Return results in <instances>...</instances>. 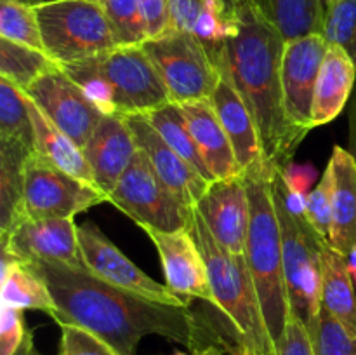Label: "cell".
<instances>
[{"instance_id": "cell-4", "label": "cell", "mask_w": 356, "mask_h": 355, "mask_svg": "<svg viewBox=\"0 0 356 355\" xmlns=\"http://www.w3.org/2000/svg\"><path fill=\"white\" fill-rule=\"evenodd\" d=\"M188 230L204 254L214 306L228 317L238 343L261 355H278L245 254L233 253L219 244L195 207Z\"/></svg>"}, {"instance_id": "cell-20", "label": "cell", "mask_w": 356, "mask_h": 355, "mask_svg": "<svg viewBox=\"0 0 356 355\" xmlns=\"http://www.w3.org/2000/svg\"><path fill=\"white\" fill-rule=\"evenodd\" d=\"M211 103L232 141L240 169L247 173L257 162L264 160L263 146L252 113L225 73H221V80L212 93Z\"/></svg>"}, {"instance_id": "cell-42", "label": "cell", "mask_w": 356, "mask_h": 355, "mask_svg": "<svg viewBox=\"0 0 356 355\" xmlns=\"http://www.w3.org/2000/svg\"><path fill=\"white\" fill-rule=\"evenodd\" d=\"M348 152L356 160V86L350 101V143H348Z\"/></svg>"}, {"instance_id": "cell-30", "label": "cell", "mask_w": 356, "mask_h": 355, "mask_svg": "<svg viewBox=\"0 0 356 355\" xmlns=\"http://www.w3.org/2000/svg\"><path fill=\"white\" fill-rule=\"evenodd\" d=\"M0 141H19L35 150L33 120L28 96L0 77Z\"/></svg>"}, {"instance_id": "cell-2", "label": "cell", "mask_w": 356, "mask_h": 355, "mask_svg": "<svg viewBox=\"0 0 356 355\" xmlns=\"http://www.w3.org/2000/svg\"><path fill=\"white\" fill-rule=\"evenodd\" d=\"M236 16L238 30L222 47L218 66L252 113L266 164L285 171L308 134L285 111L280 73L285 38L254 6Z\"/></svg>"}, {"instance_id": "cell-46", "label": "cell", "mask_w": 356, "mask_h": 355, "mask_svg": "<svg viewBox=\"0 0 356 355\" xmlns=\"http://www.w3.org/2000/svg\"><path fill=\"white\" fill-rule=\"evenodd\" d=\"M334 2H336V0H320V3L323 6V9H327V7H329L330 3H334Z\"/></svg>"}, {"instance_id": "cell-9", "label": "cell", "mask_w": 356, "mask_h": 355, "mask_svg": "<svg viewBox=\"0 0 356 355\" xmlns=\"http://www.w3.org/2000/svg\"><path fill=\"white\" fill-rule=\"evenodd\" d=\"M108 202L134 219L141 228H155L160 232H177L190 225L193 207L184 205L153 171L148 157L138 148L113 190Z\"/></svg>"}, {"instance_id": "cell-11", "label": "cell", "mask_w": 356, "mask_h": 355, "mask_svg": "<svg viewBox=\"0 0 356 355\" xmlns=\"http://www.w3.org/2000/svg\"><path fill=\"white\" fill-rule=\"evenodd\" d=\"M24 94L80 150L104 115L61 66L40 77Z\"/></svg>"}, {"instance_id": "cell-36", "label": "cell", "mask_w": 356, "mask_h": 355, "mask_svg": "<svg viewBox=\"0 0 356 355\" xmlns=\"http://www.w3.org/2000/svg\"><path fill=\"white\" fill-rule=\"evenodd\" d=\"M24 310L2 305L0 312V355H42L35 348L33 334L24 322Z\"/></svg>"}, {"instance_id": "cell-12", "label": "cell", "mask_w": 356, "mask_h": 355, "mask_svg": "<svg viewBox=\"0 0 356 355\" xmlns=\"http://www.w3.org/2000/svg\"><path fill=\"white\" fill-rule=\"evenodd\" d=\"M79 242L87 270L111 285L131 291L156 303L176 306H190L186 299L170 291L165 284L153 281L139 267H136L94 223L79 226Z\"/></svg>"}, {"instance_id": "cell-22", "label": "cell", "mask_w": 356, "mask_h": 355, "mask_svg": "<svg viewBox=\"0 0 356 355\" xmlns=\"http://www.w3.org/2000/svg\"><path fill=\"white\" fill-rule=\"evenodd\" d=\"M356 86V65L339 47L329 45L320 68L313 100V127L339 117Z\"/></svg>"}, {"instance_id": "cell-43", "label": "cell", "mask_w": 356, "mask_h": 355, "mask_svg": "<svg viewBox=\"0 0 356 355\" xmlns=\"http://www.w3.org/2000/svg\"><path fill=\"white\" fill-rule=\"evenodd\" d=\"M221 2L225 3V6L228 7L233 14H238L240 10L245 9V7L254 6L252 0H221Z\"/></svg>"}, {"instance_id": "cell-27", "label": "cell", "mask_w": 356, "mask_h": 355, "mask_svg": "<svg viewBox=\"0 0 356 355\" xmlns=\"http://www.w3.org/2000/svg\"><path fill=\"white\" fill-rule=\"evenodd\" d=\"M254 7L277 28L285 42L322 33L325 9L320 0H252Z\"/></svg>"}, {"instance_id": "cell-5", "label": "cell", "mask_w": 356, "mask_h": 355, "mask_svg": "<svg viewBox=\"0 0 356 355\" xmlns=\"http://www.w3.org/2000/svg\"><path fill=\"white\" fill-rule=\"evenodd\" d=\"M271 184L282 230L291 312L308 326L322 306V253L327 239L309 223L305 197L296 190L287 171L275 169Z\"/></svg>"}, {"instance_id": "cell-7", "label": "cell", "mask_w": 356, "mask_h": 355, "mask_svg": "<svg viewBox=\"0 0 356 355\" xmlns=\"http://www.w3.org/2000/svg\"><path fill=\"white\" fill-rule=\"evenodd\" d=\"M76 65L103 80L115 113L145 115L170 101L165 84L143 45H118Z\"/></svg>"}, {"instance_id": "cell-40", "label": "cell", "mask_w": 356, "mask_h": 355, "mask_svg": "<svg viewBox=\"0 0 356 355\" xmlns=\"http://www.w3.org/2000/svg\"><path fill=\"white\" fill-rule=\"evenodd\" d=\"M149 38H156L172 30L170 10L167 0H138Z\"/></svg>"}, {"instance_id": "cell-48", "label": "cell", "mask_w": 356, "mask_h": 355, "mask_svg": "<svg viewBox=\"0 0 356 355\" xmlns=\"http://www.w3.org/2000/svg\"><path fill=\"white\" fill-rule=\"evenodd\" d=\"M174 355H188V354H183V352H176V354Z\"/></svg>"}, {"instance_id": "cell-32", "label": "cell", "mask_w": 356, "mask_h": 355, "mask_svg": "<svg viewBox=\"0 0 356 355\" xmlns=\"http://www.w3.org/2000/svg\"><path fill=\"white\" fill-rule=\"evenodd\" d=\"M0 38L45 52L35 6L23 0H0Z\"/></svg>"}, {"instance_id": "cell-17", "label": "cell", "mask_w": 356, "mask_h": 355, "mask_svg": "<svg viewBox=\"0 0 356 355\" xmlns=\"http://www.w3.org/2000/svg\"><path fill=\"white\" fill-rule=\"evenodd\" d=\"M138 148L148 157L153 171L163 184L188 207H195L209 187V181L174 152L155 131L145 115H125Z\"/></svg>"}, {"instance_id": "cell-1", "label": "cell", "mask_w": 356, "mask_h": 355, "mask_svg": "<svg viewBox=\"0 0 356 355\" xmlns=\"http://www.w3.org/2000/svg\"><path fill=\"white\" fill-rule=\"evenodd\" d=\"M38 271L56 303L52 320L83 327L120 355H136L148 334L169 338L190 348H200L202 327L190 306L156 303L101 281L89 270L63 263H30Z\"/></svg>"}, {"instance_id": "cell-38", "label": "cell", "mask_w": 356, "mask_h": 355, "mask_svg": "<svg viewBox=\"0 0 356 355\" xmlns=\"http://www.w3.org/2000/svg\"><path fill=\"white\" fill-rule=\"evenodd\" d=\"M59 355H120L111 345L83 327L63 324Z\"/></svg>"}, {"instance_id": "cell-25", "label": "cell", "mask_w": 356, "mask_h": 355, "mask_svg": "<svg viewBox=\"0 0 356 355\" xmlns=\"http://www.w3.org/2000/svg\"><path fill=\"white\" fill-rule=\"evenodd\" d=\"M33 153L19 141H0V235L24 218V180Z\"/></svg>"}, {"instance_id": "cell-47", "label": "cell", "mask_w": 356, "mask_h": 355, "mask_svg": "<svg viewBox=\"0 0 356 355\" xmlns=\"http://www.w3.org/2000/svg\"><path fill=\"white\" fill-rule=\"evenodd\" d=\"M23 2H26V3H31V6H37V3H38V0H23Z\"/></svg>"}, {"instance_id": "cell-15", "label": "cell", "mask_w": 356, "mask_h": 355, "mask_svg": "<svg viewBox=\"0 0 356 355\" xmlns=\"http://www.w3.org/2000/svg\"><path fill=\"white\" fill-rule=\"evenodd\" d=\"M156 247L162 263L165 285L183 299L198 298L214 305L207 267L204 254L191 237L190 230L160 232L155 228H143Z\"/></svg>"}, {"instance_id": "cell-33", "label": "cell", "mask_w": 356, "mask_h": 355, "mask_svg": "<svg viewBox=\"0 0 356 355\" xmlns=\"http://www.w3.org/2000/svg\"><path fill=\"white\" fill-rule=\"evenodd\" d=\"M306 329L315 355H356V336L322 306Z\"/></svg>"}, {"instance_id": "cell-39", "label": "cell", "mask_w": 356, "mask_h": 355, "mask_svg": "<svg viewBox=\"0 0 356 355\" xmlns=\"http://www.w3.org/2000/svg\"><path fill=\"white\" fill-rule=\"evenodd\" d=\"M278 355H315L313 354L312 338L305 324L296 315H291L285 326L284 334L277 343Z\"/></svg>"}, {"instance_id": "cell-14", "label": "cell", "mask_w": 356, "mask_h": 355, "mask_svg": "<svg viewBox=\"0 0 356 355\" xmlns=\"http://www.w3.org/2000/svg\"><path fill=\"white\" fill-rule=\"evenodd\" d=\"M329 44L322 33L285 42L282 56V89L287 117L301 131L313 129V100Z\"/></svg>"}, {"instance_id": "cell-19", "label": "cell", "mask_w": 356, "mask_h": 355, "mask_svg": "<svg viewBox=\"0 0 356 355\" xmlns=\"http://www.w3.org/2000/svg\"><path fill=\"white\" fill-rule=\"evenodd\" d=\"M191 138L197 145L198 153L211 174L212 181L226 180L242 174L232 141L216 115L211 100L181 103Z\"/></svg>"}, {"instance_id": "cell-24", "label": "cell", "mask_w": 356, "mask_h": 355, "mask_svg": "<svg viewBox=\"0 0 356 355\" xmlns=\"http://www.w3.org/2000/svg\"><path fill=\"white\" fill-rule=\"evenodd\" d=\"M322 308L356 336V284L346 258L329 240L322 253Z\"/></svg>"}, {"instance_id": "cell-6", "label": "cell", "mask_w": 356, "mask_h": 355, "mask_svg": "<svg viewBox=\"0 0 356 355\" xmlns=\"http://www.w3.org/2000/svg\"><path fill=\"white\" fill-rule=\"evenodd\" d=\"M44 49L59 66L94 58L118 47L97 0H52L35 6Z\"/></svg>"}, {"instance_id": "cell-26", "label": "cell", "mask_w": 356, "mask_h": 355, "mask_svg": "<svg viewBox=\"0 0 356 355\" xmlns=\"http://www.w3.org/2000/svg\"><path fill=\"white\" fill-rule=\"evenodd\" d=\"M2 305L19 310H40L54 317L56 303L44 278L30 263L2 254V282H0Z\"/></svg>"}, {"instance_id": "cell-44", "label": "cell", "mask_w": 356, "mask_h": 355, "mask_svg": "<svg viewBox=\"0 0 356 355\" xmlns=\"http://www.w3.org/2000/svg\"><path fill=\"white\" fill-rule=\"evenodd\" d=\"M193 355H225L221 352V348H218L216 345H205V347L197 348L193 350Z\"/></svg>"}, {"instance_id": "cell-31", "label": "cell", "mask_w": 356, "mask_h": 355, "mask_svg": "<svg viewBox=\"0 0 356 355\" xmlns=\"http://www.w3.org/2000/svg\"><path fill=\"white\" fill-rule=\"evenodd\" d=\"M236 30H238L236 14H233L221 0H204L191 33L207 47L209 54L218 63L222 47Z\"/></svg>"}, {"instance_id": "cell-13", "label": "cell", "mask_w": 356, "mask_h": 355, "mask_svg": "<svg viewBox=\"0 0 356 355\" xmlns=\"http://www.w3.org/2000/svg\"><path fill=\"white\" fill-rule=\"evenodd\" d=\"M2 254L24 263H63L87 270L79 242V226L73 219L23 218L7 233L0 235Z\"/></svg>"}, {"instance_id": "cell-10", "label": "cell", "mask_w": 356, "mask_h": 355, "mask_svg": "<svg viewBox=\"0 0 356 355\" xmlns=\"http://www.w3.org/2000/svg\"><path fill=\"white\" fill-rule=\"evenodd\" d=\"M108 202L101 188L31 155L24 180V218L73 219L92 205Z\"/></svg>"}, {"instance_id": "cell-49", "label": "cell", "mask_w": 356, "mask_h": 355, "mask_svg": "<svg viewBox=\"0 0 356 355\" xmlns=\"http://www.w3.org/2000/svg\"><path fill=\"white\" fill-rule=\"evenodd\" d=\"M40 2H52V0H38V3Z\"/></svg>"}, {"instance_id": "cell-35", "label": "cell", "mask_w": 356, "mask_h": 355, "mask_svg": "<svg viewBox=\"0 0 356 355\" xmlns=\"http://www.w3.org/2000/svg\"><path fill=\"white\" fill-rule=\"evenodd\" d=\"M322 37L339 45L356 65V0H336L325 9Z\"/></svg>"}, {"instance_id": "cell-37", "label": "cell", "mask_w": 356, "mask_h": 355, "mask_svg": "<svg viewBox=\"0 0 356 355\" xmlns=\"http://www.w3.org/2000/svg\"><path fill=\"white\" fill-rule=\"evenodd\" d=\"M332 200H334V173L332 167L327 164L322 178L305 197V211L309 223L316 228L320 235L329 240L330 223H332Z\"/></svg>"}, {"instance_id": "cell-8", "label": "cell", "mask_w": 356, "mask_h": 355, "mask_svg": "<svg viewBox=\"0 0 356 355\" xmlns=\"http://www.w3.org/2000/svg\"><path fill=\"white\" fill-rule=\"evenodd\" d=\"M143 49L159 70L172 103L211 100L221 80V70L191 31L170 30L146 40Z\"/></svg>"}, {"instance_id": "cell-41", "label": "cell", "mask_w": 356, "mask_h": 355, "mask_svg": "<svg viewBox=\"0 0 356 355\" xmlns=\"http://www.w3.org/2000/svg\"><path fill=\"white\" fill-rule=\"evenodd\" d=\"M172 30L191 31L204 0H167Z\"/></svg>"}, {"instance_id": "cell-45", "label": "cell", "mask_w": 356, "mask_h": 355, "mask_svg": "<svg viewBox=\"0 0 356 355\" xmlns=\"http://www.w3.org/2000/svg\"><path fill=\"white\" fill-rule=\"evenodd\" d=\"M232 355H261V354H257V352L252 350V348L245 347V345L236 343V348H232Z\"/></svg>"}, {"instance_id": "cell-21", "label": "cell", "mask_w": 356, "mask_h": 355, "mask_svg": "<svg viewBox=\"0 0 356 355\" xmlns=\"http://www.w3.org/2000/svg\"><path fill=\"white\" fill-rule=\"evenodd\" d=\"M329 166L334 173L329 244L348 260L356 256V160L348 150L336 145Z\"/></svg>"}, {"instance_id": "cell-29", "label": "cell", "mask_w": 356, "mask_h": 355, "mask_svg": "<svg viewBox=\"0 0 356 355\" xmlns=\"http://www.w3.org/2000/svg\"><path fill=\"white\" fill-rule=\"evenodd\" d=\"M56 68L59 65L47 52L0 38V77L13 82L23 93Z\"/></svg>"}, {"instance_id": "cell-3", "label": "cell", "mask_w": 356, "mask_h": 355, "mask_svg": "<svg viewBox=\"0 0 356 355\" xmlns=\"http://www.w3.org/2000/svg\"><path fill=\"white\" fill-rule=\"evenodd\" d=\"M273 171L266 160H261L252 169L243 173L250 200V219L243 254L256 284L268 331L277 347L292 312L284 271L282 230L271 184Z\"/></svg>"}, {"instance_id": "cell-18", "label": "cell", "mask_w": 356, "mask_h": 355, "mask_svg": "<svg viewBox=\"0 0 356 355\" xmlns=\"http://www.w3.org/2000/svg\"><path fill=\"white\" fill-rule=\"evenodd\" d=\"M82 153L96 184L108 195L138 153V145L125 115L104 113Z\"/></svg>"}, {"instance_id": "cell-34", "label": "cell", "mask_w": 356, "mask_h": 355, "mask_svg": "<svg viewBox=\"0 0 356 355\" xmlns=\"http://www.w3.org/2000/svg\"><path fill=\"white\" fill-rule=\"evenodd\" d=\"M118 45H143L148 40L138 0H99Z\"/></svg>"}, {"instance_id": "cell-50", "label": "cell", "mask_w": 356, "mask_h": 355, "mask_svg": "<svg viewBox=\"0 0 356 355\" xmlns=\"http://www.w3.org/2000/svg\"><path fill=\"white\" fill-rule=\"evenodd\" d=\"M97 2H99V0H97Z\"/></svg>"}, {"instance_id": "cell-16", "label": "cell", "mask_w": 356, "mask_h": 355, "mask_svg": "<svg viewBox=\"0 0 356 355\" xmlns=\"http://www.w3.org/2000/svg\"><path fill=\"white\" fill-rule=\"evenodd\" d=\"M214 239L233 253L245 251L250 219V200L245 174L209 183L195 205Z\"/></svg>"}, {"instance_id": "cell-23", "label": "cell", "mask_w": 356, "mask_h": 355, "mask_svg": "<svg viewBox=\"0 0 356 355\" xmlns=\"http://www.w3.org/2000/svg\"><path fill=\"white\" fill-rule=\"evenodd\" d=\"M28 103H30V113L33 120L35 155L51 166L97 187L82 150L42 113L40 108L30 97H28Z\"/></svg>"}, {"instance_id": "cell-28", "label": "cell", "mask_w": 356, "mask_h": 355, "mask_svg": "<svg viewBox=\"0 0 356 355\" xmlns=\"http://www.w3.org/2000/svg\"><path fill=\"white\" fill-rule=\"evenodd\" d=\"M145 117L174 152L179 153L209 183H212L211 174H209L207 167H205L204 160H202L200 153H198L197 145H195L193 138H191L190 127H188L183 110H181V104L169 101L163 106L155 108V110L145 113Z\"/></svg>"}]
</instances>
